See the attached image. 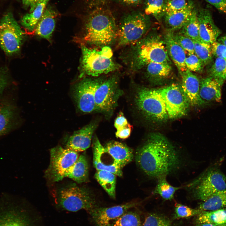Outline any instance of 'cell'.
Masks as SVG:
<instances>
[{"label": "cell", "mask_w": 226, "mask_h": 226, "mask_svg": "<svg viewBox=\"0 0 226 226\" xmlns=\"http://www.w3.org/2000/svg\"><path fill=\"white\" fill-rule=\"evenodd\" d=\"M50 0H40L32 11L23 16L21 25L30 32L33 31L42 16Z\"/></svg>", "instance_id": "25"}, {"label": "cell", "mask_w": 226, "mask_h": 226, "mask_svg": "<svg viewBox=\"0 0 226 226\" xmlns=\"http://www.w3.org/2000/svg\"><path fill=\"white\" fill-rule=\"evenodd\" d=\"M194 8L193 3L190 1L189 6L186 9L165 13V22L170 30L174 31L181 29L189 20Z\"/></svg>", "instance_id": "23"}, {"label": "cell", "mask_w": 226, "mask_h": 226, "mask_svg": "<svg viewBox=\"0 0 226 226\" xmlns=\"http://www.w3.org/2000/svg\"><path fill=\"white\" fill-rule=\"evenodd\" d=\"M196 226H225L217 225L210 223H203L198 224Z\"/></svg>", "instance_id": "49"}, {"label": "cell", "mask_w": 226, "mask_h": 226, "mask_svg": "<svg viewBox=\"0 0 226 226\" xmlns=\"http://www.w3.org/2000/svg\"><path fill=\"white\" fill-rule=\"evenodd\" d=\"M123 3L127 5H135L138 4L141 0H119Z\"/></svg>", "instance_id": "48"}, {"label": "cell", "mask_w": 226, "mask_h": 226, "mask_svg": "<svg viewBox=\"0 0 226 226\" xmlns=\"http://www.w3.org/2000/svg\"><path fill=\"white\" fill-rule=\"evenodd\" d=\"M201 212L198 208L192 209L187 206L177 203L175 206L174 218L177 219L189 217L197 215Z\"/></svg>", "instance_id": "39"}, {"label": "cell", "mask_w": 226, "mask_h": 226, "mask_svg": "<svg viewBox=\"0 0 226 226\" xmlns=\"http://www.w3.org/2000/svg\"><path fill=\"white\" fill-rule=\"evenodd\" d=\"M210 77L217 79L222 85L226 79V60L217 57L209 70Z\"/></svg>", "instance_id": "35"}, {"label": "cell", "mask_w": 226, "mask_h": 226, "mask_svg": "<svg viewBox=\"0 0 226 226\" xmlns=\"http://www.w3.org/2000/svg\"><path fill=\"white\" fill-rule=\"evenodd\" d=\"M143 226H172L170 220L165 217L150 213L145 218Z\"/></svg>", "instance_id": "38"}, {"label": "cell", "mask_w": 226, "mask_h": 226, "mask_svg": "<svg viewBox=\"0 0 226 226\" xmlns=\"http://www.w3.org/2000/svg\"><path fill=\"white\" fill-rule=\"evenodd\" d=\"M197 208L202 212L226 208V189L218 191L203 201Z\"/></svg>", "instance_id": "29"}, {"label": "cell", "mask_w": 226, "mask_h": 226, "mask_svg": "<svg viewBox=\"0 0 226 226\" xmlns=\"http://www.w3.org/2000/svg\"><path fill=\"white\" fill-rule=\"evenodd\" d=\"M190 1L186 0H168L166 1L165 13L177 12L186 9L189 6Z\"/></svg>", "instance_id": "40"}, {"label": "cell", "mask_w": 226, "mask_h": 226, "mask_svg": "<svg viewBox=\"0 0 226 226\" xmlns=\"http://www.w3.org/2000/svg\"><path fill=\"white\" fill-rule=\"evenodd\" d=\"M158 89L165 104L169 118L176 119L186 114L190 104L181 87L174 83Z\"/></svg>", "instance_id": "12"}, {"label": "cell", "mask_w": 226, "mask_h": 226, "mask_svg": "<svg viewBox=\"0 0 226 226\" xmlns=\"http://www.w3.org/2000/svg\"><path fill=\"white\" fill-rule=\"evenodd\" d=\"M146 67L148 77L156 80H161L168 78L172 71L170 64L169 63H151Z\"/></svg>", "instance_id": "30"}, {"label": "cell", "mask_w": 226, "mask_h": 226, "mask_svg": "<svg viewBox=\"0 0 226 226\" xmlns=\"http://www.w3.org/2000/svg\"><path fill=\"white\" fill-rule=\"evenodd\" d=\"M166 177L163 176L158 179V183L153 192L158 194L165 200H170L173 198L175 193L180 187L171 185L167 182Z\"/></svg>", "instance_id": "33"}, {"label": "cell", "mask_w": 226, "mask_h": 226, "mask_svg": "<svg viewBox=\"0 0 226 226\" xmlns=\"http://www.w3.org/2000/svg\"><path fill=\"white\" fill-rule=\"evenodd\" d=\"M103 78H83L75 86L73 95L78 109L83 113L96 111L95 94Z\"/></svg>", "instance_id": "13"}, {"label": "cell", "mask_w": 226, "mask_h": 226, "mask_svg": "<svg viewBox=\"0 0 226 226\" xmlns=\"http://www.w3.org/2000/svg\"><path fill=\"white\" fill-rule=\"evenodd\" d=\"M137 204L136 202H131L110 207H97L89 213L97 226H111L115 220Z\"/></svg>", "instance_id": "15"}, {"label": "cell", "mask_w": 226, "mask_h": 226, "mask_svg": "<svg viewBox=\"0 0 226 226\" xmlns=\"http://www.w3.org/2000/svg\"><path fill=\"white\" fill-rule=\"evenodd\" d=\"M131 127L130 124L127 126L120 130H117L116 132V137L122 139L128 138L131 134Z\"/></svg>", "instance_id": "45"}, {"label": "cell", "mask_w": 226, "mask_h": 226, "mask_svg": "<svg viewBox=\"0 0 226 226\" xmlns=\"http://www.w3.org/2000/svg\"><path fill=\"white\" fill-rule=\"evenodd\" d=\"M213 56L226 60V47L222 43L216 41L211 44Z\"/></svg>", "instance_id": "42"}, {"label": "cell", "mask_w": 226, "mask_h": 226, "mask_svg": "<svg viewBox=\"0 0 226 226\" xmlns=\"http://www.w3.org/2000/svg\"><path fill=\"white\" fill-rule=\"evenodd\" d=\"M185 64L187 69L191 72H196L202 71L204 66L195 53L186 56Z\"/></svg>", "instance_id": "41"}, {"label": "cell", "mask_w": 226, "mask_h": 226, "mask_svg": "<svg viewBox=\"0 0 226 226\" xmlns=\"http://www.w3.org/2000/svg\"><path fill=\"white\" fill-rule=\"evenodd\" d=\"M181 87L190 105L201 106L205 104L199 95L200 81L197 77L188 69L180 75Z\"/></svg>", "instance_id": "18"}, {"label": "cell", "mask_w": 226, "mask_h": 226, "mask_svg": "<svg viewBox=\"0 0 226 226\" xmlns=\"http://www.w3.org/2000/svg\"><path fill=\"white\" fill-rule=\"evenodd\" d=\"M129 125L123 113L121 112L119 113L114 122V125L116 130L122 129Z\"/></svg>", "instance_id": "43"}, {"label": "cell", "mask_w": 226, "mask_h": 226, "mask_svg": "<svg viewBox=\"0 0 226 226\" xmlns=\"http://www.w3.org/2000/svg\"><path fill=\"white\" fill-rule=\"evenodd\" d=\"M135 158L137 163L146 175L158 179L175 171L181 163L174 146L159 134L148 137L137 150Z\"/></svg>", "instance_id": "1"}, {"label": "cell", "mask_w": 226, "mask_h": 226, "mask_svg": "<svg viewBox=\"0 0 226 226\" xmlns=\"http://www.w3.org/2000/svg\"><path fill=\"white\" fill-rule=\"evenodd\" d=\"M8 81L5 74L0 72V98L7 85Z\"/></svg>", "instance_id": "46"}, {"label": "cell", "mask_w": 226, "mask_h": 226, "mask_svg": "<svg viewBox=\"0 0 226 226\" xmlns=\"http://www.w3.org/2000/svg\"><path fill=\"white\" fill-rule=\"evenodd\" d=\"M222 85L217 79L211 77L201 80L200 82L199 94L201 98L205 104L221 101Z\"/></svg>", "instance_id": "21"}, {"label": "cell", "mask_w": 226, "mask_h": 226, "mask_svg": "<svg viewBox=\"0 0 226 226\" xmlns=\"http://www.w3.org/2000/svg\"><path fill=\"white\" fill-rule=\"evenodd\" d=\"M180 32L193 40H201L199 35V23L198 11L195 8L187 22Z\"/></svg>", "instance_id": "31"}, {"label": "cell", "mask_w": 226, "mask_h": 226, "mask_svg": "<svg viewBox=\"0 0 226 226\" xmlns=\"http://www.w3.org/2000/svg\"><path fill=\"white\" fill-rule=\"evenodd\" d=\"M199 35L202 41L210 44L216 41L221 32L215 24L208 9L202 8L198 12Z\"/></svg>", "instance_id": "16"}, {"label": "cell", "mask_w": 226, "mask_h": 226, "mask_svg": "<svg viewBox=\"0 0 226 226\" xmlns=\"http://www.w3.org/2000/svg\"><path fill=\"white\" fill-rule=\"evenodd\" d=\"M56 13L50 7H46L35 29L37 35L50 40L55 28Z\"/></svg>", "instance_id": "22"}, {"label": "cell", "mask_w": 226, "mask_h": 226, "mask_svg": "<svg viewBox=\"0 0 226 226\" xmlns=\"http://www.w3.org/2000/svg\"><path fill=\"white\" fill-rule=\"evenodd\" d=\"M149 25L147 17L139 12H132L124 15L117 27V46L131 45L142 39Z\"/></svg>", "instance_id": "8"}, {"label": "cell", "mask_w": 226, "mask_h": 226, "mask_svg": "<svg viewBox=\"0 0 226 226\" xmlns=\"http://www.w3.org/2000/svg\"><path fill=\"white\" fill-rule=\"evenodd\" d=\"M104 148L114 162L122 168L132 160V151L125 144L111 141L107 143Z\"/></svg>", "instance_id": "19"}, {"label": "cell", "mask_w": 226, "mask_h": 226, "mask_svg": "<svg viewBox=\"0 0 226 226\" xmlns=\"http://www.w3.org/2000/svg\"><path fill=\"white\" fill-rule=\"evenodd\" d=\"M111 226H142L140 215L136 212L127 211L115 220Z\"/></svg>", "instance_id": "34"}, {"label": "cell", "mask_w": 226, "mask_h": 226, "mask_svg": "<svg viewBox=\"0 0 226 226\" xmlns=\"http://www.w3.org/2000/svg\"><path fill=\"white\" fill-rule=\"evenodd\" d=\"M194 53L201 60L204 65L209 64L212 60L211 44L204 42L201 40H193Z\"/></svg>", "instance_id": "32"}, {"label": "cell", "mask_w": 226, "mask_h": 226, "mask_svg": "<svg viewBox=\"0 0 226 226\" xmlns=\"http://www.w3.org/2000/svg\"><path fill=\"white\" fill-rule=\"evenodd\" d=\"M172 36L175 40L184 51L186 55L194 54V46L193 40L180 32L175 33L172 31Z\"/></svg>", "instance_id": "37"}, {"label": "cell", "mask_w": 226, "mask_h": 226, "mask_svg": "<svg viewBox=\"0 0 226 226\" xmlns=\"http://www.w3.org/2000/svg\"><path fill=\"white\" fill-rule=\"evenodd\" d=\"M172 33V31L170 30L166 33L164 41L169 56L181 75L187 69L185 64L186 56L183 48L174 39Z\"/></svg>", "instance_id": "20"}, {"label": "cell", "mask_w": 226, "mask_h": 226, "mask_svg": "<svg viewBox=\"0 0 226 226\" xmlns=\"http://www.w3.org/2000/svg\"><path fill=\"white\" fill-rule=\"evenodd\" d=\"M164 0H147L145 9V14L152 15L159 19L165 14Z\"/></svg>", "instance_id": "36"}, {"label": "cell", "mask_w": 226, "mask_h": 226, "mask_svg": "<svg viewBox=\"0 0 226 226\" xmlns=\"http://www.w3.org/2000/svg\"><path fill=\"white\" fill-rule=\"evenodd\" d=\"M137 110L146 119L163 122L169 118L164 100L158 89L140 88L133 97Z\"/></svg>", "instance_id": "7"}, {"label": "cell", "mask_w": 226, "mask_h": 226, "mask_svg": "<svg viewBox=\"0 0 226 226\" xmlns=\"http://www.w3.org/2000/svg\"><path fill=\"white\" fill-rule=\"evenodd\" d=\"M226 189V177L218 169L208 171L194 190V197L204 201L219 191Z\"/></svg>", "instance_id": "14"}, {"label": "cell", "mask_w": 226, "mask_h": 226, "mask_svg": "<svg viewBox=\"0 0 226 226\" xmlns=\"http://www.w3.org/2000/svg\"><path fill=\"white\" fill-rule=\"evenodd\" d=\"M80 77L86 75L97 77L103 74L114 72L120 66L113 59V53L109 46L100 49L88 47L81 44Z\"/></svg>", "instance_id": "5"}, {"label": "cell", "mask_w": 226, "mask_h": 226, "mask_svg": "<svg viewBox=\"0 0 226 226\" xmlns=\"http://www.w3.org/2000/svg\"><path fill=\"white\" fill-rule=\"evenodd\" d=\"M56 202L59 209L68 212H76L84 209L89 213L98 207L90 191L74 183H70L58 190Z\"/></svg>", "instance_id": "6"}, {"label": "cell", "mask_w": 226, "mask_h": 226, "mask_svg": "<svg viewBox=\"0 0 226 226\" xmlns=\"http://www.w3.org/2000/svg\"><path fill=\"white\" fill-rule=\"evenodd\" d=\"M50 153V162L45 176L51 182H58L64 178L66 171L78 159V153L60 146L51 149Z\"/></svg>", "instance_id": "11"}, {"label": "cell", "mask_w": 226, "mask_h": 226, "mask_svg": "<svg viewBox=\"0 0 226 226\" xmlns=\"http://www.w3.org/2000/svg\"><path fill=\"white\" fill-rule=\"evenodd\" d=\"M221 13L226 14V0H205Z\"/></svg>", "instance_id": "44"}, {"label": "cell", "mask_w": 226, "mask_h": 226, "mask_svg": "<svg viewBox=\"0 0 226 226\" xmlns=\"http://www.w3.org/2000/svg\"><path fill=\"white\" fill-rule=\"evenodd\" d=\"M97 126L98 123L93 121L75 131L68 138L66 148L77 152L86 150L90 146L93 134Z\"/></svg>", "instance_id": "17"}, {"label": "cell", "mask_w": 226, "mask_h": 226, "mask_svg": "<svg viewBox=\"0 0 226 226\" xmlns=\"http://www.w3.org/2000/svg\"><path fill=\"white\" fill-rule=\"evenodd\" d=\"M40 0H22V3L25 7H30V12L34 8L35 5Z\"/></svg>", "instance_id": "47"}, {"label": "cell", "mask_w": 226, "mask_h": 226, "mask_svg": "<svg viewBox=\"0 0 226 226\" xmlns=\"http://www.w3.org/2000/svg\"><path fill=\"white\" fill-rule=\"evenodd\" d=\"M24 33L12 13L8 12L0 19V47L8 55H12L20 50Z\"/></svg>", "instance_id": "10"}, {"label": "cell", "mask_w": 226, "mask_h": 226, "mask_svg": "<svg viewBox=\"0 0 226 226\" xmlns=\"http://www.w3.org/2000/svg\"><path fill=\"white\" fill-rule=\"evenodd\" d=\"M117 35V27L113 14L108 9L99 7L88 16L82 39L83 45L102 47L114 42Z\"/></svg>", "instance_id": "2"}, {"label": "cell", "mask_w": 226, "mask_h": 226, "mask_svg": "<svg viewBox=\"0 0 226 226\" xmlns=\"http://www.w3.org/2000/svg\"><path fill=\"white\" fill-rule=\"evenodd\" d=\"M123 93L119 87L117 76L103 78L95 92V112L102 113L108 118L111 117Z\"/></svg>", "instance_id": "9"}, {"label": "cell", "mask_w": 226, "mask_h": 226, "mask_svg": "<svg viewBox=\"0 0 226 226\" xmlns=\"http://www.w3.org/2000/svg\"><path fill=\"white\" fill-rule=\"evenodd\" d=\"M126 61L133 72L151 63L170 64L164 40L157 35L147 36L131 45Z\"/></svg>", "instance_id": "3"}, {"label": "cell", "mask_w": 226, "mask_h": 226, "mask_svg": "<svg viewBox=\"0 0 226 226\" xmlns=\"http://www.w3.org/2000/svg\"><path fill=\"white\" fill-rule=\"evenodd\" d=\"M116 175L110 172L97 170L95 177L109 195L113 199L116 197Z\"/></svg>", "instance_id": "27"}, {"label": "cell", "mask_w": 226, "mask_h": 226, "mask_svg": "<svg viewBox=\"0 0 226 226\" xmlns=\"http://www.w3.org/2000/svg\"><path fill=\"white\" fill-rule=\"evenodd\" d=\"M70 178L79 183L89 180V166L87 159L83 154L79 156L74 164L66 171L64 177Z\"/></svg>", "instance_id": "24"}, {"label": "cell", "mask_w": 226, "mask_h": 226, "mask_svg": "<svg viewBox=\"0 0 226 226\" xmlns=\"http://www.w3.org/2000/svg\"><path fill=\"white\" fill-rule=\"evenodd\" d=\"M8 195L0 198V226H45L41 214Z\"/></svg>", "instance_id": "4"}, {"label": "cell", "mask_w": 226, "mask_h": 226, "mask_svg": "<svg viewBox=\"0 0 226 226\" xmlns=\"http://www.w3.org/2000/svg\"><path fill=\"white\" fill-rule=\"evenodd\" d=\"M196 221L198 224L210 223L226 226V208L202 211L197 215Z\"/></svg>", "instance_id": "28"}, {"label": "cell", "mask_w": 226, "mask_h": 226, "mask_svg": "<svg viewBox=\"0 0 226 226\" xmlns=\"http://www.w3.org/2000/svg\"><path fill=\"white\" fill-rule=\"evenodd\" d=\"M15 108L9 104L0 105V137L8 132L14 124Z\"/></svg>", "instance_id": "26"}, {"label": "cell", "mask_w": 226, "mask_h": 226, "mask_svg": "<svg viewBox=\"0 0 226 226\" xmlns=\"http://www.w3.org/2000/svg\"><path fill=\"white\" fill-rule=\"evenodd\" d=\"M218 40L219 42L222 43L226 47V36L221 37Z\"/></svg>", "instance_id": "50"}]
</instances>
